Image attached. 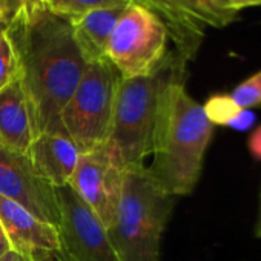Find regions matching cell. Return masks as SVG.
<instances>
[{
  "label": "cell",
  "mask_w": 261,
  "mask_h": 261,
  "mask_svg": "<svg viewBox=\"0 0 261 261\" xmlns=\"http://www.w3.org/2000/svg\"><path fill=\"white\" fill-rule=\"evenodd\" d=\"M8 33L19 53L20 80L39 134H65L60 114L89 65L74 40L71 22L34 0L20 7Z\"/></svg>",
  "instance_id": "cell-1"
},
{
  "label": "cell",
  "mask_w": 261,
  "mask_h": 261,
  "mask_svg": "<svg viewBox=\"0 0 261 261\" xmlns=\"http://www.w3.org/2000/svg\"><path fill=\"white\" fill-rule=\"evenodd\" d=\"M185 82H172L162 95L152 134V162L146 166L152 180L175 198L194 192L214 134L203 105L189 95Z\"/></svg>",
  "instance_id": "cell-2"
},
{
  "label": "cell",
  "mask_w": 261,
  "mask_h": 261,
  "mask_svg": "<svg viewBox=\"0 0 261 261\" xmlns=\"http://www.w3.org/2000/svg\"><path fill=\"white\" fill-rule=\"evenodd\" d=\"M188 63L169 49L152 74L120 80L106 149L126 171L146 166L162 95L172 82L186 79Z\"/></svg>",
  "instance_id": "cell-3"
},
{
  "label": "cell",
  "mask_w": 261,
  "mask_h": 261,
  "mask_svg": "<svg viewBox=\"0 0 261 261\" xmlns=\"http://www.w3.org/2000/svg\"><path fill=\"white\" fill-rule=\"evenodd\" d=\"M174 204L175 197L152 180L146 166L126 171L120 203L108 227L120 261H159Z\"/></svg>",
  "instance_id": "cell-4"
},
{
  "label": "cell",
  "mask_w": 261,
  "mask_h": 261,
  "mask_svg": "<svg viewBox=\"0 0 261 261\" xmlns=\"http://www.w3.org/2000/svg\"><path fill=\"white\" fill-rule=\"evenodd\" d=\"M120 80L121 75L108 59L92 62L65 105L60 121L80 154L106 146Z\"/></svg>",
  "instance_id": "cell-5"
},
{
  "label": "cell",
  "mask_w": 261,
  "mask_h": 261,
  "mask_svg": "<svg viewBox=\"0 0 261 261\" xmlns=\"http://www.w3.org/2000/svg\"><path fill=\"white\" fill-rule=\"evenodd\" d=\"M165 23L148 8L133 4L120 17L106 48V59L121 79L152 74L169 53Z\"/></svg>",
  "instance_id": "cell-6"
},
{
  "label": "cell",
  "mask_w": 261,
  "mask_h": 261,
  "mask_svg": "<svg viewBox=\"0 0 261 261\" xmlns=\"http://www.w3.org/2000/svg\"><path fill=\"white\" fill-rule=\"evenodd\" d=\"M166 27L169 40L186 62L198 54L209 28L221 30L235 22L238 11L230 0H136Z\"/></svg>",
  "instance_id": "cell-7"
},
{
  "label": "cell",
  "mask_w": 261,
  "mask_h": 261,
  "mask_svg": "<svg viewBox=\"0 0 261 261\" xmlns=\"http://www.w3.org/2000/svg\"><path fill=\"white\" fill-rule=\"evenodd\" d=\"M59 240L63 261H120L108 229L71 186L57 188Z\"/></svg>",
  "instance_id": "cell-8"
},
{
  "label": "cell",
  "mask_w": 261,
  "mask_h": 261,
  "mask_svg": "<svg viewBox=\"0 0 261 261\" xmlns=\"http://www.w3.org/2000/svg\"><path fill=\"white\" fill-rule=\"evenodd\" d=\"M126 169L112 157L106 146L80 154L69 186L101 220L111 226L123 191Z\"/></svg>",
  "instance_id": "cell-9"
},
{
  "label": "cell",
  "mask_w": 261,
  "mask_h": 261,
  "mask_svg": "<svg viewBox=\"0 0 261 261\" xmlns=\"http://www.w3.org/2000/svg\"><path fill=\"white\" fill-rule=\"evenodd\" d=\"M0 195L7 197L40 220L59 227L60 207L56 188L39 177L27 154L0 146Z\"/></svg>",
  "instance_id": "cell-10"
},
{
  "label": "cell",
  "mask_w": 261,
  "mask_h": 261,
  "mask_svg": "<svg viewBox=\"0 0 261 261\" xmlns=\"http://www.w3.org/2000/svg\"><path fill=\"white\" fill-rule=\"evenodd\" d=\"M0 223L11 243V249L30 255L34 261L60 255L57 227L2 195H0Z\"/></svg>",
  "instance_id": "cell-11"
},
{
  "label": "cell",
  "mask_w": 261,
  "mask_h": 261,
  "mask_svg": "<svg viewBox=\"0 0 261 261\" xmlns=\"http://www.w3.org/2000/svg\"><path fill=\"white\" fill-rule=\"evenodd\" d=\"M37 136L34 109L19 79L0 91V146L27 154Z\"/></svg>",
  "instance_id": "cell-12"
},
{
  "label": "cell",
  "mask_w": 261,
  "mask_h": 261,
  "mask_svg": "<svg viewBox=\"0 0 261 261\" xmlns=\"http://www.w3.org/2000/svg\"><path fill=\"white\" fill-rule=\"evenodd\" d=\"M27 155L39 177L57 189L69 186L80 151L65 134L42 133L34 139Z\"/></svg>",
  "instance_id": "cell-13"
},
{
  "label": "cell",
  "mask_w": 261,
  "mask_h": 261,
  "mask_svg": "<svg viewBox=\"0 0 261 261\" xmlns=\"http://www.w3.org/2000/svg\"><path fill=\"white\" fill-rule=\"evenodd\" d=\"M127 7L95 10L75 19H68L72 27L74 40L88 63L106 59L109 39Z\"/></svg>",
  "instance_id": "cell-14"
},
{
  "label": "cell",
  "mask_w": 261,
  "mask_h": 261,
  "mask_svg": "<svg viewBox=\"0 0 261 261\" xmlns=\"http://www.w3.org/2000/svg\"><path fill=\"white\" fill-rule=\"evenodd\" d=\"M39 2L60 17L75 19L95 10L129 7L136 4V0H39Z\"/></svg>",
  "instance_id": "cell-15"
},
{
  "label": "cell",
  "mask_w": 261,
  "mask_h": 261,
  "mask_svg": "<svg viewBox=\"0 0 261 261\" xmlns=\"http://www.w3.org/2000/svg\"><path fill=\"white\" fill-rule=\"evenodd\" d=\"M22 77L19 53L8 30H0V91Z\"/></svg>",
  "instance_id": "cell-16"
},
{
  "label": "cell",
  "mask_w": 261,
  "mask_h": 261,
  "mask_svg": "<svg viewBox=\"0 0 261 261\" xmlns=\"http://www.w3.org/2000/svg\"><path fill=\"white\" fill-rule=\"evenodd\" d=\"M204 114L212 126H230V123L241 114L243 108L230 97V94H214L203 105Z\"/></svg>",
  "instance_id": "cell-17"
},
{
  "label": "cell",
  "mask_w": 261,
  "mask_h": 261,
  "mask_svg": "<svg viewBox=\"0 0 261 261\" xmlns=\"http://www.w3.org/2000/svg\"><path fill=\"white\" fill-rule=\"evenodd\" d=\"M230 97L243 109H252L261 106V71L255 72L244 82H241L232 92Z\"/></svg>",
  "instance_id": "cell-18"
},
{
  "label": "cell",
  "mask_w": 261,
  "mask_h": 261,
  "mask_svg": "<svg viewBox=\"0 0 261 261\" xmlns=\"http://www.w3.org/2000/svg\"><path fill=\"white\" fill-rule=\"evenodd\" d=\"M20 7V0H0V30H8Z\"/></svg>",
  "instance_id": "cell-19"
},
{
  "label": "cell",
  "mask_w": 261,
  "mask_h": 261,
  "mask_svg": "<svg viewBox=\"0 0 261 261\" xmlns=\"http://www.w3.org/2000/svg\"><path fill=\"white\" fill-rule=\"evenodd\" d=\"M247 148H249L250 155L255 160L261 162V124L256 126L252 130V134L249 136V139H247Z\"/></svg>",
  "instance_id": "cell-20"
},
{
  "label": "cell",
  "mask_w": 261,
  "mask_h": 261,
  "mask_svg": "<svg viewBox=\"0 0 261 261\" xmlns=\"http://www.w3.org/2000/svg\"><path fill=\"white\" fill-rule=\"evenodd\" d=\"M255 123V114L250 112V109H243L241 114L230 123V127L237 130H246Z\"/></svg>",
  "instance_id": "cell-21"
},
{
  "label": "cell",
  "mask_w": 261,
  "mask_h": 261,
  "mask_svg": "<svg viewBox=\"0 0 261 261\" xmlns=\"http://www.w3.org/2000/svg\"><path fill=\"white\" fill-rule=\"evenodd\" d=\"M0 261H34V258H31L30 255L20 253V252L11 249V250H8L5 255L0 256Z\"/></svg>",
  "instance_id": "cell-22"
},
{
  "label": "cell",
  "mask_w": 261,
  "mask_h": 261,
  "mask_svg": "<svg viewBox=\"0 0 261 261\" xmlns=\"http://www.w3.org/2000/svg\"><path fill=\"white\" fill-rule=\"evenodd\" d=\"M233 8L240 13L241 10L246 8H253V7H261V0H230Z\"/></svg>",
  "instance_id": "cell-23"
},
{
  "label": "cell",
  "mask_w": 261,
  "mask_h": 261,
  "mask_svg": "<svg viewBox=\"0 0 261 261\" xmlns=\"http://www.w3.org/2000/svg\"><path fill=\"white\" fill-rule=\"evenodd\" d=\"M8 250H11V243L5 233V229L2 226V223H0V256L5 255Z\"/></svg>",
  "instance_id": "cell-24"
},
{
  "label": "cell",
  "mask_w": 261,
  "mask_h": 261,
  "mask_svg": "<svg viewBox=\"0 0 261 261\" xmlns=\"http://www.w3.org/2000/svg\"><path fill=\"white\" fill-rule=\"evenodd\" d=\"M255 235L258 238H261V197H259V209H258V218H256V224H255Z\"/></svg>",
  "instance_id": "cell-25"
},
{
  "label": "cell",
  "mask_w": 261,
  "mask_h": 261,
  "mask_svg": "<svg viewBox=\"0 0 261 261\" xmlns=\"http://www.w3.org/2000/svg\"><path fill=\"white\" fill-rule=\"evenodd\" d=\"M42 261H63L59 255H54V256H49V258H45V259H42Z\"/></svg>",
  "instance_id": "cell-26"
},
{
  "label": "cell",
  "mask_w": 261,
  "mask_h": 261,
  "mask_svg": "<svg viewBox=\"0 0 261 261\" xmlns=\"http://www.w3.org/2000/svg\"><path fill=\"white\" fill-rule=\"evenodd\" d=\"M22 2V5H25V4H30V2H34V0H20Z\"/></svg>",
  "instance_id": "cell-27"
}]
</instances>
